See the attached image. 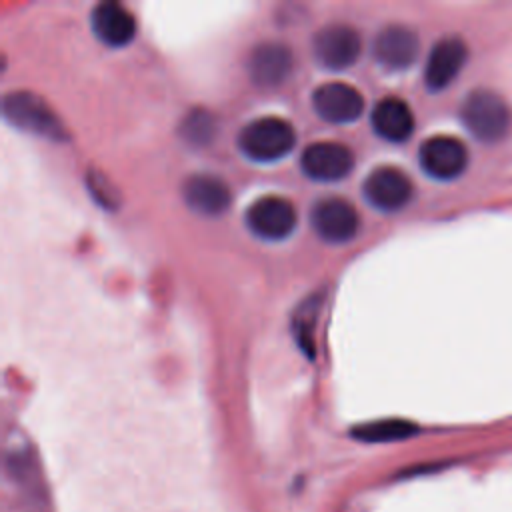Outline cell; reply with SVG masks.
<instances>
[{"mask_svg": "<svg viewBox=\"0 0 512 512\" xmlns=\"http://www.w3.org/2000/svg\"><path fill=\"white\" fill-rule=\"evenodd\" d=\"M296 142L290 122L278 116H260L250 120L238 134V148L256 162H272L286 156Z\"/></svg>", "mask_w": 512, "mask_h": 512, "instance_id": "1", "label": "cell"}, {"mask_svg": "<svg viewBox=\"0 0 512 512\" xmlns=\"http://www.w3.org/2000/svg\"><path fill=\"white\" fill-rule=\"evenodd\" d=\"M460 118L478 140L496 142L508 130L510 108L496 92L474 90L462 102Z\"/></svg>", "mask_w": 512, "mask_h": 512, "instance_id": "2", "label": "cell"}, {"mask_svg": "<svg viewBox=\"0 0 512 512\" xmlns=\"http://www.w3.org/2000/svg\"><path fill=\"white\" fill-rule=\"evenodd\" d=\"M2 112L6 120H10L14 126L22 130H28L52 140H62L66 136L60 118L38 94L24 92V90L8 92L2 100Z\"/></svg>", "mask_w": 512, "mask_h": 512, "instance_id": "3", "label": "cell"}, {"mask_svg": "<svg viewBox=\"0 0 512 512\" xmlns=\"http://www.w3.org/2000/svg\"><path fill=\"white\" fill-rule=\"evenodd\" d=\"M362 50V40L356 28L332 22L322 26L312 38V54L318 64L330 70H344L352 66Z\"/></svg>", "mask_w": 512, "mask_h": 512, "instance_id": "4", "label": "cell"}, {"mask_svg": "<svg viewBox=\"0 0 512 512\" xmlns=\"http://www.w3.org/2000/svg\"><path fill=\"white\" fill-rule=\"evenodd\" d=\"M312 230L326 242L342 244L358 232V212L350 202L338 196L318 200L310 210Z\"/></svg>", "mask_w": 512, "mask_h": 512, "instance_id": "5", "label": "cell"}, {"mask_svg": "<svg viewBox=\"0 0 512 512\" xmlns=\"http://www.w3.org/2000/svg\"><path fill=\"white\" fill-rule=\"evenodd\" d=\"M246 226L264 240H282L296 226V210L282 196H260L246 210Z\"/></svg>", "mask_w": 512, "mask_h": 512, "instance_id": "6", "label": "cell"}, {"mask_svg": "<svg viewBox=\"0 0 512 512\" xmlns=\"http://www.w3.org/2000/svg\"><path fill=\"white\" fill-rule=\"evenodd\" d=\"M362 192H364V198L374 208L392 212V210H400L410 202L414 186L402 170L394 166H378L366 176L362 184Z\"/></svg>", "mask_w": 512, "mask_h": 512, "instance_id": "7", "label": "cell"}, {"mask_svg": "<svg viewBox=\"0 0 512 512\" xmlns=\"http://www.w3.org/2000/svg\"><path fill=\"white\" fill-rule=\"evenodd\" d=\"M418 160L428 176L438 180H452L464 172L468 164V150L458 138L432 136L422 142Z\"/></svg>", "mask_w": 512, "mask_h": 512, "instance_id": "8", "label": "cell"}, {"mask_svg": "<svg viewBox=\"0 0 512 512\" xmlns=\"http://www.w3.org/2000/svg\"><path fill=\"white\" fill-rule=\"evenodd\" d=\"M354 166L352 150L340 142H312L300 156L302 172L320 182L342 180Z\"/></svg>", "mask_w": 512, "mask_h": 512, "instance_id": "9", "label": "cell"}, {"mask_svg": "<svg viewBox=\"0 0 512 512\" xmlns=\"http://www.w3.org/2000/svg\"><path fill=\"white\" fill-rule=\"evenodd\" d=\"M316 114L328 122H352L364 110L362 94L344 82H326L312 92Z\"/></svg>", "mask_w": 512, "mask_h": 512, "instance_id": "10", "label": "cell"}, {"mask_svg": "<svg viewBox=\"0 0 512 512\" xmlns=\"http://www.w3.org/2000/svg\"><path fill=\"white\" fill-rule=\"evenodd\" d=\"M418 48L420 42L416 32L404 24L384 26L372 42L374 58L390 70L408 68L416 60Z\"/></svg>", "mask_w": 512, "mask_h": 512, "instance_id": "11", "label": "cell"}, {"mask_svg": "<svg viewBox=\"0 0 512 512\" xmlns=\"http://www.w3.org/2000/svg\"><path fill=\"white\" fill-rule=\"evenodd\" d=\"M246 68L254 84L262 88L280 86L290 76L292 52L280 42H262L252 48Z\"/></svg>", "mask_w": 512, "mask_h": 512, "instance_id": "12", "label": "cell"}, {"mask_svg": "<svg viewBox=\"0 0 512 512\" xmlns=\"http://www.w3.org/2000/svg\"><path fill=\"white\" fill-rule=\"evenodd\" d=\"M468 50L458 36H446L438 40L426 60L424 80L430 90L446 88L462 70Z\"/></svg>", "mask_w": 512, "mask_h": 512, "instance_id": "13", "label": "cell"}, {"mask_svg": "<svg viewBox=\"0 0 512 512\" xmlns=\"http://www.w3.org/2000/svg\"><path fill=\"white\" fill-rule=\"evenodd\" d=\"M90 24L94 34L112 48L126 46L136 32V20L120 2L104 0L90 12Z\"/></svg>", "mask_w": 512, "mask_h": 512, "instance_id": "14", "label": "cell"}, {"mask_svg": "<svg viewBox=\"0 0 512 512\" xmlns=\"http://www.w3.org/2000/svg\"><path fill=\"white\" fill-rule=\"evenodd\" d=\"M186 204L204 216L222 214L230 206V190L224 180L212 174H192L182 184Z\"/></svg>", "mask_w": 512, "mask_h": 512, "instance_id": "15", "label": "cell"}, {"mask_svg": "<svg viewBox=\"0 0 512 512\" xmlns=\"http://www.w3.org/2000/svg\"><path fill=\"white\" fill-rule=\"evenodd\" d=\"M370 122L374 132L390 142H404L414 130V114L398 96L380 98L372 106Z\"/></svg>", "mask_w": 512, "mask_h": 512, "instance_id": "16", "label": "cell"}, {"mask_svg": "<svg viewBox=\"0 0 512 512\" xmlns=\"http://www.w3.org/2000/svg\"><path fill=\"white\" fill-rule=\"evenodd\" d=\"M418 428L406 420H378L356 426L350 434L362 442H392L416 434Z\"/></svg>", "mask_w": 512, "mask_h": 512, "instance_id": "17", "label": "cell"}, {"mask_svg": "<svg viewBox=\"0 0 512 512\" xmlns=\"http://www.w3.org/2000/svg\"><path fill=\"white\" fill-rule=\"evenodd\" d=\"M180 132L186 142L194 146H206L216 134V120L206 110H190L182 120Z\"/></svg>", "mask_w": 512, "mask_h": 512, "instance_id": "18", "label": "cell"}]
</instances>
